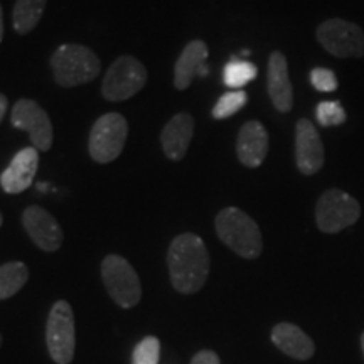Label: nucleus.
<instances>
[{
	"label": "nucleus",
	"mask_w": 364,
	"mask_h": 364,
	"mask_svg": "<svg viewBox=\"0 0 364 364\" xmlns=\"http://www.w3.org/2000/svg\"><path fill=\"white\" fill-rule=\"evenodd\" d=\"M316 39L322 49H326L334 58H364V31L356 22L332 17L317 27Z\"/></svg>",
	"instance_id": "nucleus-4"
},
{
	"label": "nucleus",
	"mask_w": 364,
	"mask_h": 364,
	"mask_svg": "<svg viewBox=\"0 0 364 364\" xmlns=\"http://www.w3.org/2000/svg\"><path fill=\"white\" fill-rule=\"evenodd\" d=\"M102 279L113 302L132 309L142 299V284L134 267L120 255H108L102 263Z\"/></svg>",
	"instance_id": "nucleus-5"
},
{
	"label": "nucleus",
	"mask_w": 364,
	"mask_h": 364,
	"mask_svg": "<svg viewBox=\"0 0 364 364\" xmlns=\"http://www.w3.org/2000/svg\"><path fill=\"white\" fill-rule=\"evenodd\" d=\"M4 38V14H2V6H0V41Z\"/></svg>",
	"instance_id": "nucleus-28"
},
{
	"label": "nucleus",
	"mask_w": 364,
	"mask_h": 364,
	"mask_svg": "<svg viewBox=\"0 0 364 364\" xmlns=\"http://www.w3.org/2000/svg\"><path fill=\"white\" fill-rule=\"evenodd\" d=\"M0 226H2V215H0Z\"/></svg>",
	"instance_id": "nucleus-31"
},
{
	"label": "nucleus",
	"mask_w": 364,
	"mask_h": 364,
	"mask_svg": "<svg viewBox=\"0 0 364 364\" xmlns=\"http://www.w3.org/2000/svg\"><path fill=\"white\" fill-rule=\"evenodd\" d=\"M216 233L220 240L236 255L247 260H255L263 252L262 231L257 221L238 208H225L218 213Z\"/></svg>",
	"instance_id": "nucleus-2"
},
{
	"label": "nucleus",
	"mask_w": 364,
	"mask_h": 364,
	"mask_svg": "<svg viewBox=\"0 0 364 364\" xmlns=\"http://www.w3.org/2000/svg\"><path fill=\"white\" fill-rule=\"evenodd\" d=\"M272 343L287 356L299 359V361H307L316 353L314 341L299 326L290 324V322H280L273 327Z\"/></svg>",
	"instance_id": "nucleus-18"
},
{
	"label": "nucleus",
	"mask_w": 364,
	"mask_h": 364,
	"mask_svg": "<svg viewBox=\"0 0 364 364\" xmlns=\"http://www.w3.org/2000/svg\"><path fill=\"white\" fill-rule=\"evenodd\" d=\"M29 279V270L22 262H9L0 265V300L16 295Z\"/></svg>",
	"instance_id": "nucleus-20"
},
{
	"label": "nucleus",
	"mask_w": 364,
	"mask_h": 364,
	"mask_svg": "<svg viewBox=\"0 0 364 364\" xmlns=\"http://www.w3.org/2000/svg\"><path fill=\"white\" fill-rule=\"evenodd\" d=\"M361 349H363V356H364V332H363V336H361Z\"/></svg>",
	"instance_id": "nucleus-30"
},
{
	"label": "nucleus",
	"mask_w": 364,
	"mask_h": 364,
	"mask_svg": "<svg viewBox=\"0 0 364 364\" xmlns=\"http://www.w3.org/2000/svg\"><path fill=\"white\" fill-rule=\"evenodd\" d=\"M6 112H7V98L0 93V122H2L4 117H6Z\"/></svg>",
	"instance_id": "nucleus-27"
},
{
	"label": "nucleus",
	"mask_w": 364,
	"mask_h": 364,
	"mask_svg": "<svg viewBox=\"0 0 364 364\" xmlns=\"http://www.w3.org/2000/svg\"><path fill=\"white\" fill-rule=\"evenodd\" d=\"M194 134V118L189 113H177L172 117L161 134L164 154L171 161H181L188 152Z\"/></svg>",
	"instance_id": "nucleus-17"
},
{
	"label": "nucleus",
	"mask_w": 364,
	"mask_h": 364,
	"mask_svg": "<svg viewBox=\"0 0 364 364\" xmlns=\"http://www.w3.org/2000/svg\"><path fill=\"white\" fill-rule=\"evenodd\" d=\"M46 344L56 364H70L76 349L75 314L66 300H58L46 324Z\"/></svg>",
	"instance_id": "nucleus-6"
},
{
	"label": "nucleus",
	"mask_w": 364,
	"mask_h": 364,
	"mask_svg": "<svg viewBox=\"0 0 364 364\" xmlns=\"http://www.w3.org/2000/svg\"><path fill=\"white\" fill-rule=\"evenodd\" d=\"M39 191H48V186H46V182H41V184H38Z\"/></svg>",
	"instance_id": "nucleus-29"
},
{
	"label": "nucleus",
	"mask_w": 364,
	"mask_h": 364,
	"mask_svg": "<svg viewBox=\"0 0 364 364\" xmlns=\"http://www.w3.org/2000/svg\"><path fill=\"white\" fill-rule=\"evenodd\" d=\"M0 346H2V336H0Z\"/></svg>",
	"instance_id": "nucleus-32"
},
{
	"label": "nucleus",
	"mask_w": 364,
	"mask_h": 364,
	"mask_svg": "<svg viewBox=\"0 0 364 364\" xmlns=\"http://www.w3.org/2000/svg\"><path fill=\"white\" fill-rule=\"evenodd\" d=\"M295 162L304 176L317 174L324 167V144L309 118H300L295 125Z\"/></svg>",
	"instance_id": "nucleus-11"
},
{
	"label": "nucleus",
	"mask_w": 364,
	"mask_h": 364,
	"mask_svg": "<svg viewBox=\"0 0 364 364\" xmlns=\"http://www.w3.org/2000/svg\"><path fill=\"white\" fill-rule=\"evenodd\" d=\"M316 118L318 125L331 129V127H339L346 122V110L339 102H321L316 108Z\"/></svg>",
	"instance_id": "nucleus-23"
},
{
	"label": "nucleus",
	"mask_w": 364,
	"mask_h": 364,
	"mask_svg": "<svg viewBox=\"0 0 364 364\" xmlns=\"http://www.w3.org/2000/svg\"><path fill=\"white\" fill-rule=\"evenodd\" d=\"M258 70L253 63L247 61V59H238L231 58L230 63L225 66V71H223V81L228 88L231 90H241L243 86L257 78Z\"/></svg>",
	"instance_id": "nucleus-21"
},
{
	"label": "nucleus",
	"mask_w": 364,
	"mask_h": 364,
	"mask_svg": "<svg viewBox=\"0 0 364 364\" xmlns=\"http://www.w3.org/2000/svg\"><path fill=\"white\" fill-rule=\"evenodd\" d=\"M268 132L258 120H250L240 129L236 139V156L245 167H260L268 156Z\"/></svg>",
	"instance_id": "nucleus-14"
},
{
	"label": "nucleus",
	"mask_w": 364,
	"mask_h": 364,
	"mask_svg": "<svg viewBox=\"0 0 364 364\" xmlns=\"http://www.w3.org/2000/svg\"><path fill=\"white\" fill-rule=\"evenodd\" d=\"M12 125L19 130H26L31 142L41 152H48L53 147V124L49 115L33 100H19L14 105L11 113Z\"/></svg>",
	"instance_id": "nucleus-10"
},
{
	"label": "nucleus",
	"mask_w": 364,
	"mask_h": 364,
	"mask_svg": "<svg viewBox=\"0 0 364 364\" xmlns=\"http://www.w3.org/2000/svg\"><path fill=\"white\" fill-rule=\"evenodd\" d=\"M159 358H161V341L149 336L135 346L132 364H159Z\"/></svg>",
	"instance_id": "nucleus-24"
},
{
	"label": "nucleus",
	"mask_w": 364,
	"mask_h": 364,
	"mask_svg": "<svg viewBox=\"0 0 364 364\" xmlns=\"http://www.w3.org/2000/svg\"><path fill=\"white\" fill-rule=\"evenodd\" d=\"M248 102V95L243 90H231L218 100L215 108H213V117L216 120H225V118L233 117Z\"/></svg>",
	"instance_id": "nucleus-22"
},
{
	"label": "nucleus",
	"mask_w": 364,
	"mask_h": 364,
	"mask_svg": "<svg viewBox=\"0 0 364 364\" xmlns=\"http://www.w3.org/2000/svg\"><path fill=\"white\" fill-rule=\"evenodd\" d=\"M208 46L204 41H191L182 49L174 68V86L177 90H188L196 76H208Z\"/></svg>",
	"instance_id": "nucleus-16"
},
{
	"label": "nucleus",
	"mask_w": 364,
	"mask_h": 364,
	"mask_svg": "<svg viewBox=\"0 0 364 364\" xmlns=\"http://www.w3.org/2000/svg\"><path fill=\"white\" fill-rule=\"evenodd\" d=\"M129 124L120 113H107L95 122L90 134V156L100 164H108L120 156L125 147Z\"/></svg>",
	"instance_id": "nucleus-9"
},
{
	"label": "nucleus",
	"mask_w": 364,
	"mask_h": 364,
	"mask_svg": "<svg viewBox=\"0 0 364 364\" xmlns=\"http://www.w3.org/2000/svg\"><path fill=\"white\" fill-rule=\"evenodd\" d=\"M51 70L59 86L75 88L97 78L102 71V63L90 48L81 44H65L54 51Z\"/></svg>",
	"instance_id": "nucleus-3"
},
{
	"label": "nucleus",
	"mask_w": 364,
	"mask_h": 364,
	"mask_svg": "<svg viewBox=\"0 0 364 364\" xmlns=\"http://www.w3.org/2000/svg\"><path fill=\"white\" fill-rule=\"evenodd\" d=\"M22 225H24L31 240H33L43 252L51 253L61 248L63 240H65L61 226H59L56 218H54L49 211H46L44 208H26L24 215H22Z\"/></svg>",
	"instance_id": "nucleus-12"
},
{
	"label": "nucleus",
	"mask_w": 364,
	"mask_h": 364,
	"mask_svg": "<svg viewBox=\"0 0 364 364\" xmlns=\"http://www.w3.org/2000/svg\"><path fill=\"white\" fill-rule=\"evenodd\" d=\"M48 0H17L14 6V29L19 34H29L43 17Z\"/></svg>",
	"instance_id": "nucleus-19"
},
{
	"label": "nucleus",
	"mask_w": 364,
	"mask_h": 364,
	"mask_svg": "<svg viewBox=\"0 0 364 364\" xmlns=\"http://www.w3.org/2000/svg\"><path fill=\"white\" fill-rule=\"evenodd\" d=\"M39 166V156L36 147H26L16 154L12 162L0 176V186L7 194H19L34 182Z\"/></svg>",
	"instance_id": "nucleus-15"
},
{
	"label": "nucleus",
	"mask_w": 364,
	"mask_h": 364,
	"mask_svg": "<svg viewBox=\"0 0 364 364\" xmlns=\"http://www.w3.org/2000/svg\"><path fill=\"white\" fill-rule=\"evenodd\" d=\"M191 364H221L220 356L215 351H209V349H204V351H199L194 354V358L191 359Z\"/></svg>",
	"instance_id": "nucleus-26"
},
{
	"label": "nucleus",
	"mask_w": 364,
	"mask_h": 364,
	"mask_svg": "<svg viewBox=\"0 0 364 364\" xmlns=\"http://www.w3.org/2000/svg\"><path fill=\"white\" fill-rule=\"evenodd\" d=\"M171 282L177 292H199L209 277L211 260L204 241L198 235L184 233L172 240L167 252Z\"/></svg>",
	"instance_id": "nucleus-1"
},
{
	"label": "nucleus",
	"mask_w": 364,
	"mask_h": 364,
	"mask_svg": "<svg viewBox=\"0 0 364 364\" xmlns=\"http://www.w3.org/2000/svg\"><path fill=\"white\" fill-rule=\"evenodd\" d=\"M361 216L358 199L341 189H327L316 204V223L322 233L336 235L353 226Z\"/></svg>",
	"instance_id": "nucleus-7"
},
{
	"label": "nucleus",
	"mask_w": 364,
	"mask_h": 364,
	"mask_svg": "<svg viewBox=\"0 0 364 364\" xmlns=\"http://www.w3.org/2000/svg\"><path fill=\"white\" fill-rule=\"evenodd\" d=\"M311 83L314 88L321 93H331V91L338 90V78L336 73L327 68H314L311 71Z\"/></svg>",
	"instance_id": "nucleus-25"
},
{
	"label": "nucleus",
	"mask_w": 364,
	"mask_h": 364,
	"mask_svg": "<svg viewBox=\"0 0 364 364\" xmlns=\"http://www.w3.org/2000/svg\"><path fill=\"white\" fill-rule=\"evenodd\" d=\"M267 88L277 112L289 113L294 107V88L289 76V63L284 53L273 51L268 58Z\"/></svg>",
	"instance_id": "nucleus-13"
},
{
	"label": "nucleus",
	"mask_w": 364,
	"mask_h": 364,
	"mask_svg": "<svg viewBox=\"0 0 364 364\" xmlns=\"http://www.w3.org/2000/svg\"><path fill=\"white\" fill-rule=\"evenodd\" d=\"M147 83V70L134 56H120L108 68L102 93L108 102H125Z\"/></svg>",
	"instance_id": "nucleus-8"
}]
</instances>
